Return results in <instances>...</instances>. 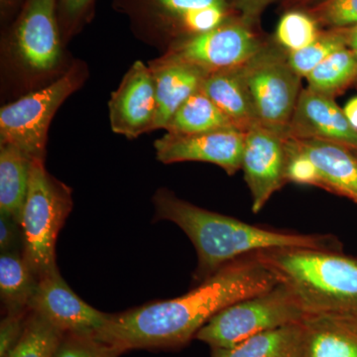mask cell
Wrapping results in <instances>:
<instances>
[{
    "label": "cell",
    "instance_id": "7402d4cb",
    "mask_svg": "<svg viewBox=\"0 0 357 357\" xmlns=\"http://www.w3.org/2000/svg\"><path fill=\"white\" fill-rule=\"evenodd\" d=\"M236 128L199 88L175 112L165 130L168 133L198 134Z\"/></svg>",
    "mask_w": 357,
    "mask_h": 357
},
{
    "label": "cell",
    "instance_id": "5bb4252c",
    "mask_svg": "<svg viewBox=\"0 0 357 357\" xmlns=\"http://www.w3.org/2000/svg\"><path fill=\"white\" fill-rule=\"evenodd\" d=\"M286 138L323 139L357 149V130L352 128L332 96L309 88L301 91Z\"/></svg>",
    "mask_w": 357,
    "mask_h": 357
},
{
    "label": "cell",
    "instance_id": "d6a6232c",
    "mask_svg": "<svg viewBox=\"0 0 357 357\" xmlns=\"http://www.w3.org/2000/svg\"><path fill=\"white\" fill-rule=\"evenodd\" d=\"M273 0H234L232 6L241 13V21L250 26Z\"/></svg>",
    "mask_w": 357,
    "mask_h": 357
},
{
    "label": "cell",
    "instance_id": "30bf717a",
    "mask_svg": "<svg viewBox=\"0 0 357 357\" xmlns=\"http://www.w3.org/2000/svg\"><path fill=\"white\" fill-rule=\"evenodd\" d=\"M286 137L256 124L244 132L241 170L250 191L251 208L259 213L286 181Z\"/></svg>",
    "mask_w": 357,
    "mask_h": 357
},
{
    "label": "cell",
    "instance_id": "ffe728a7",
    "mask_svg": "<svg viewBox=\"0 0 357 357\" xmlns=\"http://www.w3.org/2000/svg\"><path fill=\"white\" fill-rule=\"evenodd\" d=\"M301 351L300 321L259 333L230 349H211V357H300Z\"/></svg>",
    "mask_w": 357,
    "mask_h": 357
},
{
    "label": "cell",
    "instance_id": "9a60e30c",
    "mask_svg": "<svg viewBox=\"0 0 357 357\" xmlns=\"http://www.w3.org/2000/svg\"><path fill=\"white\" fill-rule=\"evenodd\" d=\"M301 326L302 357H357V309L306 314Z\"/></svg>",
    "mask_w": 357,
    "mask_h": 357
},
{
    "label": "cell",
    "instance_id": "44dd1931",
    "mask_svg": "<svg viewBox=\"0 0 357 357\" xmlns=\"http://www.w3.org/2000/svg\"><path fill=\"white\" fill-rule=\"evenodd\" d=\"M39 278L22 251L0 255V297L6 312L29 311Z\"/></svg>",
    "mask_w": 357,
    "mask_h": 357
},
{
    "label": "cell",
    "instance_id": "f1b7e54d",
    "mask_svg": "<svg viewBox=\"0 0 357 357\" xmlns=\"http://www.w3.org/2000/svg\"><path fill=\"white\" fill-rule=\"evenodd\" d=\"M314 16L333 29L357 26V0H324L314 9Z\"/></svg>",
    "mask_w": 357,
    "mask_h": 357
},
{
    "label": "cell",
    "instance_id": "7c38bea8",
    "mask_svg": "<svg viewBox=\"0 0 357 357\" xmlns=\"http://www.w3.org/2000/svg\"><path fill=\"white\" fill-rule=\"evenodd\" d=\"M29 310L65 333L81 335H96L110 317L82 300L66 283L59 268L39 279Z\"/></svg>",
    "mask_w": 357,
    "mask_h": 357
},
{
    "label": "cell",
    "instance_id": "603a6c76",
    "mask_svg": "<svg viewBox=\"0 0 357 357\" xmlns=\"http://www.w3.org/2000/svg\"><path fill=\"white\" fill-rule=\"evenodd\" d=\"M310 89L335 96L357 81V57L349 47L335 51L307 75Z\"/></svg>",
    "mask_w": 357,
    "mask_h": 357
},
{
    "label": "cell",
    "instance_id": "8fae6325",
    "mask_svg": "<svg viewBox=\"0 0 357 357\" xmlns=\"http://www.w3.org/2000/svg\"><path fill=\"white\" fill-rule=\"evenodd\" d=\"M244 132L223 128L198 134L168 133L155 141L156 158L164 164L206 162L222 168L229 175L241 169Z\"/></svg>",
    "mask_w": 357,
    "mask_h": 357
},
{
    "label": "cell",
    "instance_id": "83f0119b",
    "mask_svg": "<svg viewBox=\"0 0 357 357\" xmlns=\"http://www.w3.org/2000/svg\"><path fill=\"white\" fill-rule=\"evenodd\" d=\"M155 20L178 28L185 14L208 7H227V0H143Z\"/></svg>",
    "mask_w": 357,
    "mask_h": 357
},
{
    "label": "cell",
    "instance_id": "cb8c5ba5",
    "mask_svg": "<svg viewBox=\"0 0 357 357\" xmlns=\"http://www.w3.org/2000/svg\"><path fill=\"white\" fill-rule=\"evenodd\" d=\"M64 335L48 319L30 311L22 337L6 357H54Z\"/></svg>",
    "mask_w": 357,
    "mask_h": 357
},
{
    "label": "cell",
    "instance_id": "e575fe53",
    "mask_svg": "<svg viewBox=\"0 0 357 357\" xmlns=\"http://www.w3.org/2000/svg\"><path fill=\"white\" fill-rule=\"evenodd\" d=\"M344 112L352 128L357 130V96H354L347 102Z\"/></svg>",
    "mask_w": 357,
    "mask_h": 357
},
{
    "label": "cell",
    "instance_id": "1f68e13d",
    "mask_svg": "<svg viewBox=\"0 0 357 357\" xmlns=\"http://www.w3.org/2000/svg\"><path fill=\"white\" fill-rule=\"evenodd\" d=\"M23 237L20 223L0 213V250L1 252L22 251Z\"/></svg>",
    "mask_w": 357,
    "mask_h": 357
},
{
    "label": "cell",
    "instance_id": "4fadbf2b",
    "mask_svg": "<svg viewBox=\"0 0 357 357\" xmlns=\"http://www.w3.org/2000/svg\"><path fill=\"white\" fill-rule=\"evenodd\" d=\"M112 131L129 139L154 130L156 88L149 65L136 61L114 91L109 102Z\"/></svg>",
    "mask_w": 357,
    "mask_h": 357
},
{
    "label": "cell",
    "instance_id": "9c48e42d",
    "mask_svg": "<svg viewBox=\"0 0 357 357\" xmlns=\"http://www.w3.org/2000/svg\"><path fill=\"white\" fill-rule=\"evenodd\" d=\"M58 0H25L14 23L10 43L23 67L36 74L57 68L62 58Z\"/></svg>",
    "mask_w": 357,
    "mask_h": 357
},
{
    "label": "cell",
    "instance_id": "6da1fadb",
    "mask_svg": "<svg viewBox=\"0 0 357 357\" xmlns=\"http://www.w3.org/2000/svg\"><path fill=\"white\" fill-rule=\"evenodd\" d=\"M273 275L253 255L225 265L190 292L110 314L96 333L103 342L132 349H172L189 344L213 316L238 301L274 288Z\"/></svg>",
    "mask_w": 357,
    "mask_h": 357
},
{
    "label": "cell",
    "instance_id": "ac0fdd59",
    "mask_svg": "<svg viewBox=\"0 0 357 357\" xmlns=\"http://www.w3.org/2000/svg\"><path fill=\"white\" fill-rule=\"evenodd\" d=\"M201 89L239 130L259 124L241 67L208 74Z\"/></svg>",
    "mask_w": 357,
    "mask_h": 357
},
{
    "label": "cell",
    "instance_id": "7a4b0ae2",
    "mask_svg": "<svg viewBox=\"0 0 357 357\" xmlns=\"http://www.w3.org/2000/svg\"><path fill=\"white\" fill-rule=\"evenodd\" d=\"M153 203L157 220L177 225L191 239L198 255L194 274L197 283L208 279L229 263L262 249L305 248L340 250L337 239L326 234H303L258 227L199 208L160 189Z\"/></svg>",
    "mask_w": 357,
    "mask_h": 357
},
{
    "label": "cell",
    "instance_id": "277c9868",
    "mask_svg": "<svg viewBox=\"0 0 357 357\" xmlns=\"http://www.w3.org/2000/svg\"><path fill=\"white\" fill-rule=\"evenodd\" d=\"M73 208L72 190L33 160L29 189L22 211V253L38 278L58 269L56 243Z\"/></svg>",
    "mask_w": 357,
    "mask_h": 357
},
{
    "label": "cell",
    "instance_id": "f35d334b",
    "mask_svg": "<svg viewBox=\"0 0 357 357\" xmlns=\"http://www.w3.org/2000/svg\"><path fill=\"white\" fill-rule=\"evenodd\" d=\"M300 357H302V356H301Z\"/></svg>",
    "mask_w": 357,
    "mask_h": 357
},
{
    "label": "cell",
    "instance_id": "4316f807",
    "mask_svg": "<svg viewBox=\"0 0 357 357\" xmlns=\"http://www.w3.org/2000/svg\"><path fill=\"white\" fill-rule=\"evenodd\" d=\"M119 347L103 342L96 335L65 333L54 357H119Z\"/></svg>",
    "mask_w": 357,
    "mask_h": 357
},
{
    "label": "cell",
    "instance_id": "e0dca14e",
    "mask_svg": "<svg viewBox=\"0 0 357 357\" xmlns=\"http://www.w3.org/2000/svg\"><path fill=\"white\" fill-rule=\"evenodd\" d=\"M289 139L317 167L323 189L357 201V158L351 148L316 138Z\"/></svg>",
    "mask_w": 357,
    "mask_h": 357
},
{
    "label": "cell",
    "instance_id": "2e32d148",
    "mask_svg": "<svg viewBox=\"0 0 357 357\" xmlns=\"http://www.w3.org/2000/svg\"><path fill=\"white\" fill-rule=\"evenodd\" d=\"M156 88L154 130L166 129L175 112L203 84L208 73L196 66L162 56L149 64Z\"/></svg>",
    "mask_w": 357,
    "mask_h": 357
},
{
    "label": "cell",
    "instance_id": "52a82bcc",
    "mask_svg": "<svg viewBox=\"0 0 357 357\" xmlns=\"http://www.w3.org/2000/svg\"><path fill=\"white\" fill-rule=\"evenodd\" d=\"M241 70L258 123L286 137L301 95V77L287 56L262 47Z\"/></svg>",
    "mask_w": 357,
    "mask_h": 357
},
{
    "label": "cell",
    "instance_id": "d590c367",
    "mask_svg": "<svg viewBox=\"0 0 357 357\" xmlns=\"http://www.w3.org/2000/svg\"><path fill=\"white\" fill-rule=\"evenodd\" d=\"M345 33H347V47L357 57V26H354L351 28H345Z\"/></svg>",
    "mask_w": 357,
    "mask_h": 357
},
{
    "label": "cell",
    "instance_id": "74e56055",
    "mask_svg": "<svg viewBox=\"0 0 357 357\" xmlns=\"http://www.w3.org/2000/svg\"><path fill=\"white\" fill-rule=\"evenodd\" d=\"M352 152H354V154L356 155V157L357 158V149H351Z\"/></svg>",
    "mask_w": 357,
    "mask_h": 357
},
{
    "label": "cell",
    "instance_id": "4dcf8cb0",
    "mask_svg": "<svg viewBox=\"0 0 357 357\" xmlns=\"http://www.w3.org/2000/svg\"><path fill=\"white\" fill-rule=\"evenodd\" d=\"M29 311L6 312L0 323V357H6L24 332Z\"/></svg>",
    "mask_w": 357,
    "mask_h": 357
},
{
    "label": "cell",
    "instance_id": "836d02e7",
    "mask_svg": "<svg viewBox=\"0 0 357 357\" xmlns=\"http://www.w3.org/2000/svg\"><path fill=\"white\" fill-rule=\"evenodd\" d=\"M95 0H58L59 10L69 22L83 18Z\"/></svg>",
    "mask_w": 357,
    "mask_h": 357
},
{
    "label": "cell",
    "instance_id": "ba28073f",
    "mask_svg": "<svg viewBox=\"0 0 357 357\" xmlns=\"http://www.w3.org/2000/svg\"><path fill=\"white\" fill-rule=\"evenodd\" d=\"M261 48L243 21L225 20L211 31L176 40L163 56L189 63L211 74L241 67Z\"/></svg>",
    "mask_w": 357,
    "mask_h": 357
},
{
    "label": "cell",
    "instance_id": "8992f818",
    "mask_svg": "<svg viewBox=\"0 0 357 357\" xmlns=\"http://www.w3.org/2000/svg\"><path fill=\"white\" fill-rule=\"evenodd\" d=\"M84 82L75 65L55 82L22 96L0 110V144L18 148L31 160H45L47 137L54 115Z\"/></svg>",
    "mask_w": 357,
    "mask_h": 357
},
{
    "label": "cell",
    "instance_id": "484cf974",
    "mask_svg": "<svg viewBox=\"0 0 357 357\" xmlns=\"http://www.w3.org/2000/svg\"><path fill=\"white\" fill-rule=\"evenodd\" d=\"M319 35L314 18L301 11H290L284 14L276 30L277 41L288 53L305 48L314 41Z\"/></svg>",
    "mask_w": 357,
    "mask_h": 357
},
{
    "label": "cell",
    "instance_id": "8d00e7d4",
    "mask_svg": "<svg viewBox=\"0 0 357 357\" xmlns=\"http://www.w3.org/2000/svg\"><path fill=\"white\" fill-rule=\"evenodd\" d=\"M21 0H0V10H1L2 18H6L11 13L15 10Z\"/></svg>",
    "mask_w": 357,
    "mask_h": 357
},
{
    "label": "cell",
    "instance_id": "3957f363",
    "mask_svg": "<svg viewBox=\"0 0 357 357\" xmlns=\"http://www.w3.org/2000/svg\"><path fill=\"white\" fill-rule=\"evenodd\" d=\"M306 314L357 309V258L340 250L274 248L252 253Z\"/></svg>",
    "mask_w": 357,
    "mask_h": 357
},
{
    "label": "cell",
    "instance_id": "d4e9b609",
    "mask_svg": "<svg viewBox=\"0 0 357 357\" xmlns=\"http://www.w3.org/2000/svg\"><path fill=\"white\" fill-rule=\"evenodd\" d=\"M344 47H347L345 29L319 33L317 39L305 48L288 53V62L301 77H306L323 61Z\"/></svg>",
    "mask_w": 357,
    "mask_h": 357
},
{
    "label": "cell",
    "instance_id": "d6986e66",
    "mask_svg": "<svg viewBox=\"0 0 357 357\" xmlns=\"http://www.w3.org/2000/svg\"><path fill=\"white\" fill-rule=\"evenodd\" d=\"M33 160L10 144H0V213L21 222Z\"/></svg>",
    "mask_w": 357,
    "mask_h": 357
},
{
    "label": "cell",
    "instance_id": "f546056e",
    "mask_svg": "<svg viewBox=\"0 0 357 357\" xmlns=\"http://www.w3.org/2000/svg\"><path fill=\"white\" fill-rule=\"evenodd\" d=\"M286 181L300 185H317L321 188L318 169L312 160L295 146L292 140L286 138Z\"/></svg>",
    "mask_w": 357,
    "mask_h": 357
},
{
    "label": "cell",
    "instance_id": "5b68a950",
    "mask_svg": "<svg viewBox=\"0 0 357 357\" xmlns=\"http://www.w3.org/2000/svg\"><path fill=\"white\" fill-rule=\"evenodd\" d=\"M305 316L306 312L295 296L278 283L266 292L222 310L195 338L211 349H230L259 333L300 323Z\"/></svg>",
    "mask_w": 357,
    "mask_h": 357
}]
</instances>
